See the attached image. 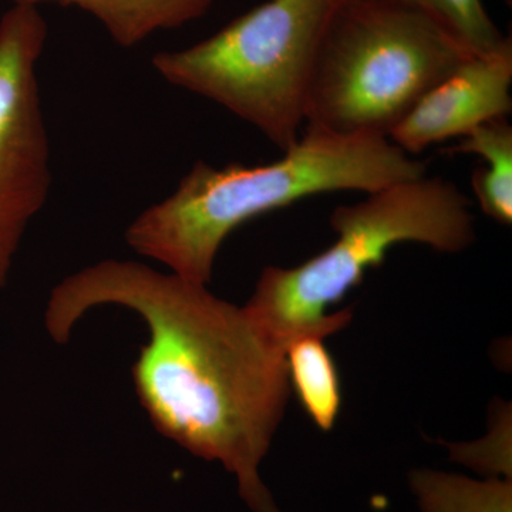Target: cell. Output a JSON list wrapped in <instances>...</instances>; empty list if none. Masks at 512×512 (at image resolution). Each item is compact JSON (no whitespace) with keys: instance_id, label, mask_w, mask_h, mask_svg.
<instances>
[{"instance_id":"11","label":"cell","mask_w":512,"mask_h":512,"mask_svg":"<svg viewBox=\"0 0 512 512\" xmlns=\"http://www.w3.org/2000/svg\"><path fill=\"white\" fill-rule=\"evenodd\" d=\"M409 484L421 512H512L511 478L476 480L419 468L410 473Z\"/></svg>"},{"instance_id":"2","label":"cell","mask_w":512,"mask_h":512,"mask_svg":"<svg viewBox=\"0 0 512 512\" xmlns=\"http://www.w3.org/2000/svg\"><path fill=\"white\" fill-rule=\"evenodd\" d=\"M424 175L426 161L390 138L306 127L298 143L271 164L214 167L197 161L168 197L128 225L126 242L173 274L208 285L222 244L247 222L312 195L370 194Z\"/></svg>"},{"instance_id":"7","label":"cell","mask_w":512,"mask_h":512,"mask_svg":"<svg viewBox=\"0 0 512 512\" xmlns=\"http://www.w3.org/2000/svg\"><path fill=\"white\" fill-rule=\"evenodd\" d=\"M512 42L488 55H474L444 77L414 106L390 141L409 156L433 144L466 137L487 121L512 110Z\"/></svg>"},{"instance_id":"4","label":"cell","mask_w":512,"mask_h":512,"mask_svg":"<svg viewBox=\"0 0 512 512\" xmlns=\"http://www.w3.org/2000/svg\"><path fill=\"white\" fill-rule=\"evenodd\" d=\"M471 56L423 13L389 0H343L313 67L306 127L389 138L414 106Z\"/></svg>"},{"instance_id":"12","label":"cell","mask_w":512,"mask_h":512,"mask_svg":"<svg viewBox=\"0 0 512 512\" xmlns=\"http://www.w3.org/2000/svg\"><path fill=\"white\" fill-rule=\"evenodd\" d=\"M416 10L457 37L473 55H488L504 45L507 37L488 15L483 0H389Z\"/></svg>"},{"instance_id":"1","label":"cell","mask_w":512,"mask_h":512,"mask_svg":"<svg viewBox=\"0 0 512 512\" xmlns=\"http://www.w3.org/2000/svg\"><path fill=\"white\" fill-rule=\"evenodd\" d=\"M207 286L143 262L106 259L53 288L46 330L64 345L92 309L114 305L137 313L148 339L131 375L151 424L165 439L234 474L252 512H281L259 467L291 393L285 350L244 306Z\"/></svg>"},{"instance_id":"6","label":"cell","mask_w":512,"mask_h":512,"mask_svg":"<svg viewBox=\"0 0 512 512\" xmlns=\"http://www.w3.org/2000/svg\"><path fill=\"white\" fill-rule=\"evenodd\" d=\"M46 39L35 6L12 5L0 18V289L53 183L37 77Z\"/></svg>"},{"instance_id":"8","label":"cell","mask_w":512,"mask_h":512,"mask_svg":"<svg viewBox=\"0 0 512 512\" xmlns=\"http://www.w3.org/2000/svg\"><path fill=\"white\" fill-rule=\"evenodd\" d=\"M12 5L40 8L47 3L73 6L89 13L107 30L113 42L134 47L147 37L187 25L210 9L212 0H10Z\"/></svg>"},{"instance_id":"5","label":"cell","mask_w":512,"mask_h":512,"mask_svg":"<svg viewBox=\"0 0 512 512\" xmlns=\"http://www.w3.org/2000/svg\"><path fill=\"white\" fill-rule=\"evenodd\" d=\"M343 0H268L220 32L158 52L154 70L247 121L279 150L298 143L320 43Z\"/></svg>"},{"instance_id":"3","label":"cell","mask_w":512,"mask_h":512,"mask_svg":"<svg viewBox=\"0 0 512 512\" xmlns=\"http://www.w3.org/2000/svg\"><path fill=\"white\" fill-rule=\"evenodd\" d=\"M338 238L328 249L295 268L268 266L256 282L245 311L269 339L285 350L308 333L328 338L349 325L353 309L329 313L367 271L383 264L403 242L436 251L461 252L476 239L470 201L451 181L424 177L389 185L330 217Z\"/></svg>"},{"instance_id":"9","label":"cell","mask_w":512,"mask_h":512,"mask_svg":"<svg viewBox=\"0 0 512 512\" xmlns=\"http://www.w3.org/2000/svg\"><path fill=\"white\" fill-rule=\"evenodd\" d=\"M448 154H473L483 158L471 187L485 215L503 225L512 222V127L507 117L487 121L461 138Z\"/></svg>"},{"instance_id":"10","label":"cell","mask_w":512,"mask_h":512,"mask_svg":"<svg viewBox=\"0 0 512 512\" xmlns=\"http://www.w3.org/2000/svg\"><path fill=\"white\" fill-rule=\"evenodd\" d=\"M325 339L318 333L293 338L286 345L285 356L289 384L303 410L320 430L329 431L338 420L342 393L338 369Z\"/></svg>"}]
</instances>
